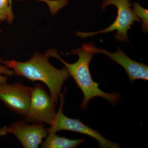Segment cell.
Here are the masks:
<instances>
[{
	"label": "cell",
	"mask_w": 148,
	"mask_h": 148,
	"mask_svg": "<svg viewBox=\"0 0 148 148\" xmlns=\"http://www.w3.org/2000/svg\"><path fill=\"white\" fill-rule=\"evenodd\" d=\"M71 53L79 56L78 60L74 64H69L64 61L58 53L54 58L59 59L65 65L70 76L73 78L78 87L82 91L84 98L81 108L82 110L86 108L89 101L96 97L104 98L111 105L117 104L121 99L119 93L104 92L99 88L98 83L92 79L89 70V64L94 53L86 47L84 44L82 47L72 51Z\"/></svg>",
	"instance_id": "cell-2"
},
{
	"label": "cell",
	"mask_w": 148,
	"mask_h": 148,
	"mask_svg": "<svg viewBox=\"0 0 148 148\" xmlns=\"http://www.w3.org/2000/svg\"><path fill=\"white\" fill-rule=\"evenodd\" d=\"M66 89L63 93L59 94L60 105L58 112L50 125V127L47 130V133H56L61 130H69L79 132L90 136L98 141L99 147L101 148H120L119 143H114L104 138L97 130L90 128L86 125L79 119H73L66 116L63 112V106L64 103V95Z\"/></svg>",
	"instance_id": "cell-4"
},
{
	"label": "cell",
	"mask_w": 148,
	"mask_h": 148,
	"mask_svg": "<svg viewBox=\"0 0 148 148\" xmlns=\"http://www.w3.org/2000/svg\"><path fill=\"white\" fill-rule=\"evenodd\" d=\"M130 0H105L103 1L101 9L104 10L109 5L115 6L117 9V16L114 22L110 27L104 30L98 32L86 33V32H77L78 37L84 38L92 36L98 34L116 31L115 38L119 42H126L129 43L127 38V33L128 29H130L135 21L141 22L140 18L135 15L131 8Z\"/></svg>",
	"instance_id": "cell-3"
},
{
	"label": "cell",
	"mask_w": 148,
	"mask_h": 148,
	"mask_svg": "<svg viewBox=\"0 0 148 148\" xmlns=\"http://www.w3.org/2000/svg\"><path fill=\"white\" fill-rule=\"evenodd\" d=\"M56 103L40 84L33 88L29 110L25 120L33 124L52 123L56 114Z\"/></svg>",
	"instance_id": "cell-5"
},
{
	"label": "cell",
	"mask_w": 148,
	"mask_h": 148,
	"mask_svg": "<svg viewBox=\"0 0 148 148\" xmlns=\"http://www.w3.org/2000/svg\"><path fill=\"white\" fill-rule=\"evenodd\" d=\"M32 89L19 83H0V101L9 109L25 118L29 110Z\"/></svg>",
	"instance_id": "cell-6"
},
{
	"label": "cell",
	"mask_w": 148,
	"mask_h": 148,
	"mask_svg": "<svg viewBox=\"0 0 148 148\" xmlns=\"http://www.w3.org/2000/svg\"><path fill=\"white\" fill-rule=\"evenodd\" d=\"M84 45L94 54L102 53L121 66L128 75L131 84L136 79L148 80V66L145 64L133 61L127 56L121 49H118L116 52L112 53L105 49L97 48L92 42L84 43Z\"/></svg>",
	"instance_id": "cell-7"
},
{
	"label": "cell",
	"mask_w": 148,
	"mask_h": 148,
	"mask_svg": "<svg viewBox=\"0 0 148 148\" xmlns=\"http://www.w3.org/2000/svg\"><path fill=\"white\" fill-rule=\"evenodd\" d=\"M14 18L12 0H0V21H7L11 24Z\"/></svg>",
	"instance_id": "cell-10"
},
{
	"label": "cell",
	"mask_w": 148,
	"mask_h": 148,
	"mask_svg": "<svg viewBox=\"0 0 148 148\" xmlns=\"http://www.w3.org/2000/svg\"><path fill=\"white\" fill-rule=\"evenodd\" d=\"M56 51L55 49H49L44 54L36 51L26 62L0 60V63L13 69L16 75L32 81L42 82L47 86L51 98L57 104L62 86L70 76L65 66L58 69L49 63V58L53 57Z\"/></svg>",
	"instance_id": "cell-1"
},
{
	"label": "cell",
	"mask_w": 148,
	"mask_h": 148,
	"mask_svg": "<svg viewBox=\"0 0 148 148\" xmlns=\"http://www.w3.org/2000/svg\"><path fill=\"white\" fill-rule=\"evenodd\" d=\"M8 132L14 135L25 148L38 147L48 133L42 123L30 125L18 121L7 127Z\"/></svg>",
	"instance_id": "cell-8"
},
{
	"label": "cell",
	"mask_w": 148,
	"mask_h": 148,
	"mask_svg": "<svg viewBox=\"0 0 148 148\" xmlns=\"http://www.w3.org/2000/svg\"><path fill=\"white\" fill-rule=\"evenodd\" d=\"M14 75L13 70L9 69L5 66H0V83H6L8 79L7 76L12 77Z\"/></svg>",
	"instance_id": "cell-12"
},
{
	"label": "cell",
	"mask_w": 148,
	"mask_h": 148,
	"mask_svg": "<svg viewBox=\"0 0 148 148\" xmlns=\"http://www.w3.org/2000/svg\"><path fill=\"white\" fill-rule=\"evenodd\" d=\"M18 1H24V0H18ZM38 1L45 3L48 6L49 9L52 8L55 5V1H52V0H38Z\"/></svg>",
	"instance_id": "cell-13"
},
{
	"label": "cell",
	"mask_w": 148,
	"mask_h": 148,
	"mask_svg": "<svg viewBox=\"0 0 148 148\" xmlns=\"http://www.w3.org/2000/svg\"><path fill=\"white\" fill-rule=\"evenodd\" d=\"M132 10L136 16L141 18L143 22L142 29L145 33H147L148 31V10L143 8L138 3L135 2L133 4Z\"/></svg>",
	"instance_id": "cell-11"
},
{
	"label": "cell",
	"mask_w": 148,
	"mask_h": 148,
	"mask_svg": "<svg viewBox=\"0 0 148 148\" xmlns=\"http://www.w3.org/2000/svg\"><path fill=\"white\" fill-rule=\"evenodd\" d=\"M8 132L7 127L4 126V127L0 128V137L3 136H5Z\"/></svg>",
	"instance_id": "cell-14"
},
{
	"label": "cell",
	"mask_w": 148,
	"mask_h": 148,
	"mask_svg": "<svg viewBox=\"0 0 148 148\" xmlns=\"http://www.w3.org/2000/svg\"><path fill=\"white\" fill-rule=\"evenodd\" d=\"M46 140L41 143L43 148H75L83 143L85 138L78 140H71L64 137H59L56 133H48Z\"/></svg>",
	"instance_id": "cell-9"
}]
</instances>
